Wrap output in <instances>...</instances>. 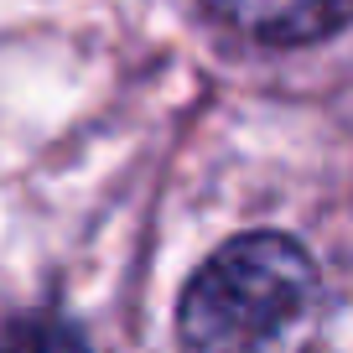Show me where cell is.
Segmentation results:
<instances>
[{
  "label": "cell",
  "instance_id": "obj_1",
  "mask_svg": "<svg viewBox=\"0 0 353 353\" xmlns=\"http://www.w3.org/2000/svg\"><path fill=\"white\" fill-rule=\"evenodd\" d=\"M322 276L286 234H239L208 254L176 312L182 353H312Z\"/></svg>",
  "mask_w": 353,
  "mask_h": 353
},
{
  "label": "cell",
  "instance_id": "obj_2",
  "mask_svg": "<svg viewBox=\"0 0 353 353\" xmlns=\"http://www.w3.org/2000/svg\"><path fill=\"white\" fill-rule=\"evenodd\" d=\"M223 26L270 47H301L343 32L353 21V0H203Z\"/></svg>",
  "mask_w": 353,
  "mask_h": 353
},
{
  "label": "cell",
  "instance_id": "obj_3",
  "mask_svg": "<svg viewBox=\"0 0 353 353\" xmlns=\"http://www.w3.org/2000/svg\"><path fill=\"white\" fill-rule=\"evenodd\" d=\"M0 353H88L63 322H47V317H32L21 327H11V338L0 343Z\"/></svg>",
  "mask_w": 353,
  "mask_h": 353
}]
</instances>
